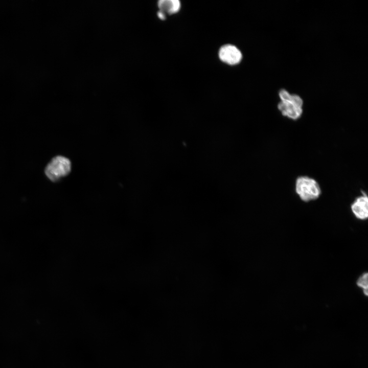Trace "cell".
Returning <instances> with one entry per match:
<instances>
[{"mask_svg": "<svg viewBox=\"0 0 368 368\" xmlns=\"http://www.w3.org/2000/svg\"><path fill=\"white\" fill-rule=\"evenodd\" d=\"M295 191L300 198L306 202L317 199L321 193L318 182L308 176H300L297 178Z\"/></svg>", "mask_w": 368, "mask_h": 368, "instance_id": "cell-3", "label": "cell"}, {"mask_svg": "<svg viewBox=\"0 0 368 368\" xmlns=\"http://www.w3.org/2000/svg\"><path fill=\"white\" fill-rule=\"evenodd\" d=\"M72 164L67 157L58 155L53 157L45 168V174L53 182H57L68 175Z\"/></svg>", "mask_w": 368, "mask_h": 368, "instance_id": "cell-2", "label": "cell"}, {"mask_svg": "<svg viewBox=\"0 0 368 368\" xmlns=\"http://www.w3.org/2000/svg\"><path fill=\"white\" fill-rule=\"evenodd\" d=\"M354 216L358 219L364 220L368 217V199L365 193L358 197L351 205Z\"/></svg>", "mask_w": 368, "mask_h": 368, "instance_id": "cell-5", "label": "cell"}, {"mask_svg": "<svg viewBox=\"0 0 368 368\" xmlns=\"http://www.w3.org/2000/svg\"><path fill=\"white\" fill-rule=\"evenodd\" d=\"M158 12L165 17L167 15L175 14L180 8V2L178 0H160L157 3Z\"/></svg>", "mask_w": 368, "mask_h": 368, "instance_id": "cell-6", "label": "cell"}, {"mask_svg": "<svg viewBox=\"0 0 368 368\" xmlns=\"http://www.w3.org/2000/svg\"><path fill=\"white\" fill-rule=\"evenodd\" d=\"M279 96L281 101L278 108L282 115L293 120L299 119L303 113L302 99L297 95L290 94L284 89L279 90Z\"/></svg>", "mask_w": 368, "mask_h": 368, "instance_id": "cell-1", "label": "cell"}, {"mask_svg": "<svg viewBox=\"0 0 368 368\" xmlns=\"http://www.w3.org/2000/svg\"><path fill=\"white\" fill-rule=\"evenodd\" d=\"M367 275H368V274L366 272L363 273L358 279V280L357 281V283H356L357 286L362 289L363 293L365 295H367V294H368V292H367V287H368Z\"/></svg>", "mask_w": 368, "mask_h": 368, "instance_id": "cell-7", "label": "cell"}, {"mask_svg": "<svg viewBox=\"0 0 368 368\" xmlns=\"http://www.w3.org/2000/svg\"><path fill=\"white\" fill-rule=\"evenodd\" d=\"M218 54L222 61L229 65L237 64L242 58V53L240 50L231 44L222 46L220 49Z\"/></svg>", "mask_w": 368, "mask_h": 368, "instance_id": "cell-4", "label": "cell"}]
</instances>
